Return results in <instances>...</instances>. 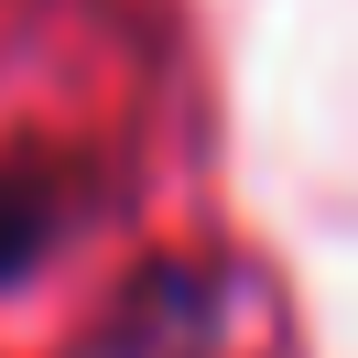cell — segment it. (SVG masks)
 <instances>
[{
  "label": "cell",
  "mask_w": 358,
  "mask_h": 358,
  "mask_svg": "<svg viewBox=\"0 0 358 358\" xmlns=\"http://www.w3.org/2000/svg\"><path fill=\"white\" fill-rule=\"evenodd\" d=\"M33 239H44V228H33V196H11V185H0V271L33 261Z\"/></svg>",
  "instance_id": "obj_1"
}]
</instances>
